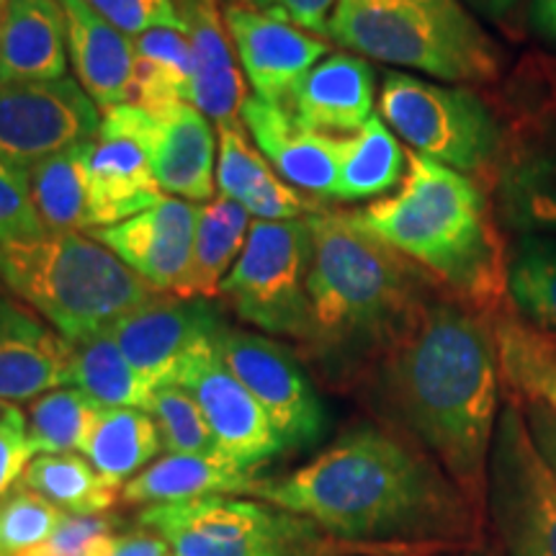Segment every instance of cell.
<instances>
[{"instance_id":"cell-1","label":"cell","mask_w":556,"mask_h":556,"mask_svg":"<svg viewBox=\"0 0 556 556\" xmlns=\"http://www.w3.org/2000/svg\"><path fill=\"white\" fill-rule=\"evenodd\" d=\"M361 379L394 433L426 451L482 510L503 407L495 317L435 287Z\"/></svg>"},{"instance_id":"cell-2","label":"cell","mask_w":556,"mask_h":556,"mask_svg":"<svg viewBox=\"0 0 556 556\" xmlns=\"http://www.w3.org/2000/svg\"><path fill=\"white\" fill-rule=\"evenodd\" d=\"M250 497L345 544L426 556L482 544V510L392 428H351L289 475L258 477Z\"/></svg>"},{"instance_id":"cell-3","label":"cell","mask_w":556,"mask_h":556,"mask_svg":"<svg viewBox=\"0 0 556 556\" xmlns=\"http://www.w3.org/2000/svg\"><path fill=\"white\" fill-rule=\"evenodd\" d=\"M351 214L446 294L492 317L510 307V242L479 180L407 152L400 191Z\"/></svg>"},{"instance_id":"cell-4","label":"cell","mask_w":556,"mask_h":556,"mask_svg":"<svg viewBox=\"0 0 556 556\" xmlns=\"http://www.w3.org/2000/svg\"><path fill=\"white\" fill-rule=\"evenodd\" d=\"M309 348L340 379H361L438 283L343 212L309 214Z\"/></svg>"},{"instance_id":"cell-5","label":"cell","mask_w":556,"mask_h":556,"mask_svg":"<svg viewBox=\"0 0 556 556\" xmlns=\"http://www.w3.org/2000/svg\"><path fill=\"white\" fill-rule=\"evenodd\" d=\"M328 37L364 58L464 86L495 83L505 62L462 0H340Z\"/></svg>"},{"instance_id":"cell-6","label":"cell","mask_w":556,"mask_h":556,"mask_svg":"<svg viewBox=\"0 0 556 556\" xmlns=\"http://www.w3.org/2000/svg\"><path fill=\"white\" fill-rule=\"evenodd\" d=\"M0 281L67 343L109 330L160 294L106 245L83 232L5 245Z\"/></svg>"},{"instance_id":"cell-7","label":"cell","mask_w":556,"mask_h":556,"mask_svg":"<svg viewBox=\"0 0 556 556\" xmlns=\"http://www.w3.org/2000/svg\"><path fill=\"white\" fill-rule=\"evenodd\" d=\"M379 116L415 155L446 165L490 189L503 157L505 124L467 86H438L407 73L384 75Z\"/></svg>"},{"instance_id":"cell-8","label":"cell","mask_w":556,"mask_h":556,"mask_svg":"<svg viewBox=\"0 0 556 556\" xmlns=\"http://www.w3.org/2000/svg\"><path fill=\"white\" fill-rule=\"evenodd\" d=\"M482 516L500 556H556V477L507 392L486 458Z\"/></svg>"},{"instance_id":"cell-9","label":"cell","mask_w":556,"mask_h":556,"mask_svg":"<svg viewBox=\"0 0 556 556\" xmlns=\"http://www.w3.org/2000/svg\"><path fill=\"white\" fill-rule=\"evenodd\" d=\"M309 266L312 227L307 217L255 219L238 263L222 281L219 296L227 299L242 323L307 345L312 338Z\"/></svg>"},{"instance_id":"cell-10","label":"cell","mask_w":556,"mask_h":556,"mask_svg":"<svg viewBox=\"0 0 556 556\" xmlns=\"http://www.w3.org/2000/svg\"><path fill=\"white\" fill-rule=\"evenodd\" d=\"M217 351L229 371L258 400L283 451L319 446L330 428L328 407L287 345L222 325Z\"/></svg>"},{"instance_id":"cell-11","label":"cell","mask_w":556,"mask_h":556,"mask_svg":"<svg viewBox=\"0 0 556 556\" xmlns=\"http://www.w3.org/2000/svg\"><path fill=\"white\" fill-rule=\"evenodd\" d=\"M103 111L78 80L0 83V160L26 173L39 160L99 137Z\"/></svg>"},{"instance_id":"cell-12","label":"cell","mask_w":556,"mask_h":556,"mask_svg":"<svg viewBox=\"0 0 556 556\" xmlns=\"http://www.w3.org/2000/svg\"><path fill=\"white\" fill-rule=\"evenodd\" d=\"M176 384L197 400L217 438L222 456L232 464L258 469L283 451L258 400L222 361L217 338L193 348L178 368Z\"/></svg>"},{"instance_id":"cell-13","label":"cell","mask_w":556,"mask_h":556,"mask_svg":"<svg viewBox=\"0 0 556 556\" xmlns=\"http://www.w3.org/2000/svg\"><path fill=\"white\" fill-rule=\"evenodd\" d=\"M217 307L206 299L157 294L148 304L116 319L109 336L116 340L137 374L152 389L176 384L178 368L204 340L222 330Z\"/></svg>"},{"instance_id":"cell-14","label":"cell","mask_w":556,"mask_h":556,"mask_svg":"<svg viewBox=\"0 0 556 556\" xmlns=\"http://www.w3.org/2000/svg\"><path fill=\"white\" fill-rule=\"evenodd\" d=\"M139 526L155 536L170 531L193 533L214 541H278V544L323 546L336 541L323 533L312 520L294 516L266 503L235 495H206L180 503L142 507Z\"/></svg>"},{"instance_id":"cell-15","label":"cell","mask_w":556,"mask_h":556,"mask_svg":"<svg viewBox=\"0 0 556 556\" xmlns=\"http://www.w3.org/2000/svg\"><path fill=\"white\" fill-rule=\"evenodd\" d=\"M88 191L93 229L119 225L165 197L137 131L131 103L103 109L99 137L88 144Z\"/></svg>"},{"instance_id":"cell-16","label":"cell","mask_w":556,"mask_h":556,"mask_svg":"<svg viewBox=\"0 0 556 556\" xmlns=\"http://www.w3.org/2000/svg\"><path fill=\"white\" fill-rule=\"evenodd\" d=\"M222 18L255 99L274 106H281L291 88L330 52L323 37L299 29L287 18L258 11L248 0H227L222 5Z\"/></svg>"},{"instance_id":"cell-17","label":"cell","mask_w":556,"mask_h":556,"mask_svg":"<svg viewBox=\"0 0 556 556\" xmlns=\"http://www.w3.org/2000/svg\"><path fill=\"white\" fill-rule=\"evenodd\" d=\"M135 124L165 197L208 204L217 186V144L206 116L193 103L176 101L160 109L135 106Z\"/></svg>"},{"instance_id":"cell-18","label":"cell","mask_w":556,"mask_h":556,"mask_svg":"<svg viewBox=\"0 0 556 556\" xmlns=\"http://www.w3.org/2000/svg\"><path fill=\"white\" fill-rule=\"evenodd\" d=\"M199 208L191 201L163 197L119 225L93 229L90 238L106 245L148 287L168 294L189 268Z\"/></svg>"},{"instance_id":"cell-19","label":"cell","mask_w":556,"mask_h":556,"mask_svg":"<svg viewBox=\"0 0 556 556\" xmlns=\"http://www.w3.org/2000/svg\"><path fill=\"white\" fill-rule=\"evenodd\" d=\"M240 119L255 148L291 189L309 193L317 201H336L340 160L348 137L304 127L289 109L274 106L255 96L245 101Z\"/></svg>"},{"instance_id":"cell-20","label":"cell","mask_w":556,"mask_h":556,"mask_svg":"<svg viewBox=\"0 0 556 556\" xmlns=\"http://www.w3.org/2000/svg\"><path fill=\"white\" fill-rule=\"evenodd\" d=\"M500 225L556 235V142L505 122V148L490 186Z\"/></svg>"},{"instance_id":"cell-21","label":"cell","mask_w":556,"mask_h":556,"mask_svg":"<svg viewBox=\"0 0 556 556\" xmlns=\"http://www.w3.org/2000/svg\"><path fill=\"white\" fill-rule=\"evenodd\" d=\"M70 387V343L31 309L0 296V400L31 402Z\"/></svg>"},{"instance_id":"cell-22","label":"cell","mask_w":556,"mask_h":556,"mask_svg":"<svg viewBox=\"0 0 556 556\" xmlns=\"http://www.w3.org/2000/svg\"><path fill=\"white\" fill-rule=\"evenodd\" d=\"M191 45V96L206 119L235 122L245 106V73L222 18L219 0H178Z\"/></svg>"},{"instance_id":"cell-23","label":"cell","mask_w":556,"mask_h":556,"mask_svg":"<svg viewBox=\"0 0 556 556\" xmlns=\"http://www.w3.org/2000/svg\"><path fill=\"white\" fill-rule=\"evenodd\" d=\"M377 73L366 58L328 54L291 88L289 111L304 127L338 135L358 131L374 116Z\"/></svg>"},{"instance_id":"cell-24","label":"cell","mask_w":556,"mask_h":556,"mask_svg":"<svg viewBox=\"0 0 556 556\" xmlns=\"http://www.w3.org/2000/svg\"><path fill=\"white\" fill-rule=\"evenodd\" d=\"M65 11L67 58L73 62L80 88L111 109L129 103L135 80V39L109 24L86 0H60Z\"/></svg>"},{"instance_id":"cell-25","label":"cell","mask_w":556,"mask_h":556,"mask_svg":"<svg viewBox=\"0 0 556 556\" xmlns=\"http://www.w3.org/2000/svg\"><path fill=\"white\" fill-rule=\"evenodd\" d=\"M217 186L222 197L238 201L250 217L263 222L302 219L304 214H315V201L304 199L270 168V163L248 137L240 119L217 124Z\"/></svg>"},{"instance_id":"cell-26","label":"cell","mask_w":556,"mask_h":556,"mask_svg":"<svg viewBox=\"0 0 556 556\" xmlns=\"http://www.w3.org/2000/svg\"><path fill=\"white\" fill-rule=\"evenodd\" d=\"M67 78L60 0H9L0 16V83Z\"/></svg>"},{"instance_id":"cell-27","label":"cell","mask_w":556,"mask_h":556,"mask_svg":"<svg viewBox=\"0 0 556 556\" xmlns=\"http://www.w3.org/2000/svg\"><path fill=\"white\" fill-rule=\"evenodd\" d=\"M255 482V469H242L229 458L168 454L129 479L119 497L127 505L150 507L206 495H250Z\"/></svg>"},{"instance_id":"cell-28","label":"cell","mask_w":556,"mask_h":556,"mask_svg":"<svg viewBox=\"0 0 556 556\" xmlns=\"http://www.w3.org/2000/svg\"><path fill=\"white\" fill-rule=\"evenodd\" d=\"M250 214L238 201L219 197L199 208L191 261L170 294L184 299L219 296L222 281L238 263L250 232Z\"/></svg>"},{"instance_id":"cell-29","label":"cell","mask_w":556,"mask_h":556,"mask_svg":"<svg viewBox=\"0 0 556 556\" xmlns=\"http://www.w3.org/2000/svg\"><path fill=\"white\" fill-rule=\"evenodd\" d=\"M503 392L541 402L556 415V338L507 307L495 315Z\"/></svg>"},{"instance_id":"cell-30","label":"cell","mask_w":556,"mask_h":556,"mask_svg":"<svg viewBox=\"0 0 556 556\" xmlns=\"http://www.w3.org/2000/svg\"><path fill=\"white\" fill-rule=\"evenodd\" d=\"M93 142V139H90ZM54 152L26 170V184L41 225L50 235L93 229L88 191V144Z\"/></svg>"},{"instance_id":"cell-31","label":"cell","mask_w":556,"mask_h":556,"mask_svg":"<svg viewBox=\"0 0 556 556\" xmlns=\"http://www.w3.org/2000/svg\"><path fill=\"white\" fill-rule=\"evenodd\" d=\"M163 451L150 413L137 407H103L83 454L111 486H122L148 469Z\"/></svg>"},{"instance_id":"cell-32","label":"cell","mask_w":556,"mask_h":556,"mask_svg":"<svg viewBox=\"0 0 556 556\" xmlns=\"http://www.w3.org/2000/svg\"><path fill=\"white\" fill-rule=\"evenodd\" d=\"M70 387L101 407H137L148 413L152 387L129 364L109 330L70 343Z\"/></svg>"},{"instance_id":"cell-33","label":"cell","mask_w":556,"mask_h":556,"mask_svg":"<svg viewBox=\"0 0 556 556\" xmlns=\"http://www.w3.org/2000/svg\"><path fill=\"white\" fill-rule=\"evenodd\" d=\"M407 152L400 139L387 127L381 116L374 114L356 135L348 137L336 201L379 199L402 184L405 178Z\"/></svg>"},{"instance_id":"cell-34","label":"cell","mask_w":556,"mask_h":556,"mask_svg":"<svg viewBox=\"0 0 556 556\" xmlns=\"http://www.w3.org/2000/svg\"><path fill=\"white\" fill-rule=\"evenodd\" d=\"M21 486L37 492L67 516H101L119 497L88 458L78 454H39L18 479Z\"/></svg>"},{"instance_id":"cell-35","label":"cell","mask_w":556,"mask_h":556,"mask_svg":"<svg viewBox=\"0 0 556 556\" xmlns=\"http://www.w3.org/2000/svg\"><path fill=\"white\" fill-rule=\"evenodd\" d=\"M135 80L129 103L160 109L191 96V45L186 31L152 29L135 37Z\"/></svg>"},{"instance_id":"cell-36","label":"cell","mask_w":556,"mask_h":556,"mask_svg":"<svg viewBox=\"0 0 556 556\" xmlns=\"http://www.w3.org/2000/svg\"><path fill=\"white\" fill-rule=\"evenodd\" d=\"M510 307L556 338V238L518 235L507 268Z\"/></svg>"},{"instance_id":"cell-37","label":"cell","mask_w":556,"mask_h":556,"mask_svg":"<svg viewBox=\"0 0 556 556\" xmlns=\"http://www.w3.org/2000/svg\"><path fill=\"white\" fill-rule=\"evenodd\" d=\"M101 405L75 387H60L31 400L26 433L34 454H83Z\"/></svg>"},{"instance_id":"cell-38","label":"cell","mask_w":556,"mask_h":556,"mask_svg":"<svg viewBox=\"0 0 556 556\" xmlns=\"http://www.w3.org/2000/svg\"><path fill=\"white\" fill-rule=\"evenodd\" d=\"M148 413L155 420L163 451H168V454L222 456L219 443L208 428L204 413L184 387L168 384L152 389Z\"/></svg>"},{"instance_id":"cell-39","label":"cell","mask_w":556,"mask_h":556,"mask_svg":"<svg viewBox=\"0 0 556 556\" xmlns=\"http://www.w3.org/2000/svg\"><path fill=\"white\" fill-rule=\"evenodd\" d=\"M67 513L16 484L0 500V556H24L52 536Z\"/></svg>"},{"instance_id":"cell-40","label":"cell","mask_w":556,"mask_h":556,"mask_svg":"<svg viewBox=\"0 0 556 556\" xmlns=\"http://www.w3.org/2000/svg\"><path fill=\"white\" fill-rule=\"evenodd\" d=\"M505 122L556 142V90L520 62L505 93Z\"/></svg>"},{"instance_id":"cell-41","label":"cell","mask_w":556,"mask_h":556,"mask_svg":"<svg viewBox=\"0 0 556 556\" xmlns=\"http://www.w3.org/2000/svg\"><path fill=\"white\" fill-rule=\"evenodd\" d=\"M50 235L34 208L26 173L0 160V250L13 242L39 240Z\"/></svg>"},{"instance_id":"cell-42","label":"cell","mask_w":556,"mask_h":556,"mask_svg":"<svg viewBox=\"0 0 556 556\" xmlns=\"http://www.w3.org/2000/svg\"><path fill=\"white\" fill-rule=\"evenodd\" d=\"M116 533L101 516H65L52 536L24 556H111Z\"/></svg>"},{"instance_id":"cell-43","label":"cell","mask_w":556,"mask_h":556,"mask_svg":"<svg viewBox=\"0 0 556 556\" xmlns=\"http://www.w3.org/2000/svg\"><path fill=\"white\" fill-rule=\"evenodd\" d=\"M86 3L127 37H142L152 29L186 31L178 0H86Z\"/></svg>"},{"instance_id":"cell-44","label":"cell","mask_w":556,"mask_h":556,"mask_svg":"<svg viewBox=\"0 0 556 556\" xmlns=\"http://www.w3.org/2000/svg\"><path fill=\"white\" fill-rule=\"evenodd\" d=\"M34 456L37 454L29 443V433H26V417L3 422L0 426V500L18 484Z\"/></svg>"},{"instance_id":"cell-45","label":"cell","mask_w":556,"mask_h":556,"mask_svg":"<svg viewBox=\"0 0 556 556\" xmlns=\"http://www.w3.org/2000/svg\"><path fill=\"white\" fill-rule=\"evenodd\" d=\"M258 11L287 18L299 29L312 34H328V21L340 0H248Z\"/></svg>"},{"instance_id":"cell-46","label":"cell","mask_w":556,"mask_h":556,"mask_svg":"<svg viewBox=\"0 0 556 556\" xmlns=\"http://www.w3.org/2000/svg\"><path fill=\"white\" fill-rule=\"evenodd\" d=\"M518 402L520 407H523L528 433H531L533 443H536L541 456H544L548 469H552L556 477V415L546 405H541V402H528V400H518Z\"/></svg>"},{"instance_id":"cell-47","label":"cell","mask_w":556,"mask_h":556,"mask_svg":"<svg viewBox=\"0 0 556 556\" xmlns=\"http://www.w3.org/2000/svg\"><path fill=\"white\" fill-rule=\"evenodd\" d=\"M479 16L500 26L507 37H518L526 26V13L531 0H467Z\"/></svg>"},{"instance_id":"cell-48","label":"cell","mask_w":556,"mask_h":556,"mask_svg":"<svg viewBox=\"0 0 556 556\" xmlns=\"http://www.w3.org/2000/svg\"><path fill=\"white\" fill-rule=\"evenodd\" d=\"M526 26L536 39L556 50V0H531L526 13Z\"/></svg>"},{"instance_id":"cell-49","label":"cell","mask_w":556,"mask_h":556,"mask_svg":"<svg viewBox=\"0 0 556 556\" xmlns=\"http://www.w3.org/2000/svg\"><path fill=\"white\" fill-rule=\"evenodd\" d=\"M315 556H426V554H413V552H394V548H374V546H356V544H343L332 552L315 554Z\"/></svg>"},{"instance_id":"cell-50","label":"cell","mask_w":556,"mask_h":556,"mask_svg":"<svg viewBox=\"0 0 556 556\" xmlns=\"http://www.w3.org/2000/svg\"><path fill=\"white\" fill-rule=\"evenodd\" d=\"M523 62L546 83L548 88L556 90V58H552V54H531V58H526Z\"/></svg>"},{"instance_id":"cell-51","label":"cell","mask_w":556,"mask_h":556,"mask_svg":"<svg viewBox=\"0 0 556 556\" xmlns=\"http://www.w3.org/2000/svg\"><path fill=\"white\" fill-rule=\"evenodd\" d=\"M18 417H26L24 409H21L18 405H13V402L0 400V426H3V422L18 420Z\"/></svg>"},{"instance_id":"cell-52","label":"cell","mask_w":556,"mask_h":556,"mask_svg":"<svg viewBox=\"0 0 556 556\" xmlns=\"http://www.w3.org/2000/svg\"><path fill=\"white\" fill-rule=\"evenodd\" d=\"M448 556H500V554L492 546L479 544V546H469V548H458V552L448 554Z\"/></svg>"},{"instance_id":"cell-53","label":"cell","mask_w":556,"mask_h":556,"mask_svg":"<svg viewBox=\"0 0 556 556\" xmlns=\"http://www.w3.org/2000/svg\"><path fill=\"white\" fill-rule=\"evenodd\" d=\"M5 5H9V0H0V16H3V11H5Z\"/></svg>"},{"instance_id":"cell-54","label":"cell","mask_w":556,"mask_h":556,"mask_svg":"<svg viewBox=\"0 0 556 556\" xmlns=\"http://www.w3.org/2000/svg\"><path fill=\"white\" fill-rule=\"evenodd\" d=\"M225 3H227V0H225Z\"/></svg>"}]
</instances>
